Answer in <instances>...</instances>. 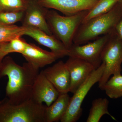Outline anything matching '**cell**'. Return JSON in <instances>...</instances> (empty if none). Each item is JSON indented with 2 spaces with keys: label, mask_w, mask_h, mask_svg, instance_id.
I'll list each match as a JSON object with an SVG mask.
<instances>
[{
  "label": "cell",
  "mask_w": 122,
  "mask_h": 122,
  "mask_svg": "<svg viewBox=\"0 0 122 122\" xmlns=\"http://www.w3.org/2000/svg\"><path fill=\"white\" fill-rule=\"evenodd\" d=\"M3 43H4L0 44V66L2 65L4 58L8 55L4 50Z\"/></svg>",
  "instance_id": "603a6c76"
},
{
  "label": "cell",
  "mask_w": 122,
  "mask_h": 122,
  "mask_svg": "<svg viewBox=\"0 0 122 122\" xmlns=\"http://www.w3.org/2000/svg\"><path fill=\"white\" fill-rule=\"evenodd\" d=\"M27 62L38 68L50 65L58 59L53 53L44 50L35 44L28 43L21 54Z\"/></svg>",
  "instance_id": "5bb4252c"
},
{
  "label": "cell",
  "mask_w": 122,
  "mask_h": 122,
  "mask_svg": "<svg viewBox=\"0 0 122 122\" xmlns=\"http://www.w3.org/2000/svg\"><path fill=\"white\" fill-rule=\"evenodd\" d=\"M47 9L40 4L37 0H28L21 21L22 26L37 29L49 35H53L46 19Z\"/></svg>",
  "instance_id": "ba28073f"
},
{
  "label": "cell",
  "mask_w": 122,
  "mask_h": 122,
  "mask_svg": "<svg viewBox=\"0 0 122 122\" xmlns=\"http://www.w3.org/2000/svg\"><path fill=\"white\" fill-rule=\"evenodd\" d=\"M46 106L31 98L16 104L5 98L0 101V122H46Z\"/></svg>",
  "instance_id": "3957f363"
},
{
  "label": "cell",
  "mask_w": 122,
  "mask_h": 122,
  "mask_svg": "<svg viewBox=\"0 0 122 122\" xmlns=\"http://www.w3.org/2000/svg\"><path fill=\"white\" fill-rule=\"evenodd\" d=\"M59 94L43 71L39 73L33 85L31 98L36 102H44L46 106H49L57 99Z\"/></svg>",
  "instance_id": "30bf717a"
},
{
  "label": "cell",
  "mask_w": 122,
  "mask_h": 122,
  "mask_svg": "<svg viewBox=\"0 0 122 122\" xmlns=\"http://www.w3.org/2000/svg\"><path fill=\"white\" fill-rule=\"evenodd\" d=\"M28 0H0V11H25Z\"/></svg>",
  "instance_id": "7402d4cb"
},
{
  "label": "cell",
  "mask_w": 122,
  "mask_h": 122,
  "mask_svg": "<svg viewBox=\"0 0 122 122\" xmlns=\"http://www.w3.org/2000/svg\"><path fill=\"white\" fill-rule=\"evenodd\" d=\"M28 44V42L21 37H18L10 41L3 43V48L8 54L13 53L21 54L25 49Z\"/></svg>",
  "instance_id": "44dd1931"
},
{
  "label": "cell",
  "mask_w": 122,
  "mask_h": 122,
  "mask_svg": "<svg viewBox=\"0 0 122 122\" xmlns=\"http://www.w3.org/2000/svg\"><path fill=\"white\" fill-rule=\"evenodd\" d=\"M110 34L101 36L86 44L76 45L73 44L69 50V57L82 59L92 65L95 69L102 63L101 55Z\"/></svg>",
  "instance_id": "52a82bcc"
},
{
  "label": "cell",
  "mask_w": 122,
  "mask_h": 122,
  "mask_svg": "<svg viewBox=\"0 0 122 122\" xmlns=\"http://www.w3.org/2000/svg\"><path fill=\"white\" fill-rule=\"evenodd\" d=\"M65 63L70 76V92L73 94L96 69L89 62L74 57H69Z\"/></svg>",
  "instance_id": "8fae6325"
},
{
  "label": "cell",
  "mask_w": 122,
  "mask_h": 122,
  "mask_svg": "<svg viewBox=\"0 0 122 122\" xmlns=\"http://www.w3.org/2000/svg\"><path fill=\"white\" fill-rule=\"evenodd\" d=\"M122 18V0L111 10L81 24L76 31L73 44L82 45L109 34L115 30Z\"/></svg>",
  "instance_id": "7a4b0ae2"
},
{
  "label": "cell",
  "mask_w": 122,
  "mask_h": 122,
  "mask_svg": "<svg viewBox=\"0 0 122 122\" xmlns=\"http://www.w3.org/2000/svg\"><path fill=\"white\" fill-rule=\"evenodd\" d=\"M25 11H0V25H9L21 21Z\"/></svg>",
  "instance_id": "ffe728a7"
},
{
  "label": "cell",
  "mask_w": 122,
  "mask_h": 122,
  "mask_svg": "<svg viewBox=\"0 0 122 122\" xmlns=\"http://www.w3.org/2000/svg\"><path fill=\"white\" fill-rule=\"evenodd\" d=\"M109 101L106 98L94 99L92 102L91 108L86 120L87 122H99L102 116L105 114L110 116L112 119L116 120L108 111Z\"/></svg>",
  "instance_id": "2e32d148"
},
{
  "label": "cell",
  "mask_w": 122,
  "mask_h": 122,
  "mask_svg": "<svg viewBox=\"0 0 122 122\" xmlns=\"http://www.w3.org/2000/svg\"><path fill=\"white\" fill-rule=\"evenodd\" d=\"M43 72L59 94L70 92V76L65 62L59 61L52 66L46 68Z\"/></svg>",
  "instance_id": "4fadbf2b"
},
{
  "label": "cell",
  "mask_w": 122,
  "mask_h": 122,
  "mask_svg": "<svg viewBox=\"0 0 122 122\" xmlns=\"http://www.w3.org/2000/svg\"><path fill=\"white\" fill-rule=\"evenodd\" d=\"M115 30L122 40V18L116 27Z\"/></svg>",
  "instance_id": "cb8c5ba5"
},
{
  "label": "cell",
  "mask_w": 122,
  "mask_h": 122,
  "mask_svg": "<svg viewBox=\"0 0 122 122\" xmlns=\"http://www.w3.org/2000/svg\"><path fill=\"white\" fill-rule=\"evenodd\" d=\"M89 10L82 11L72 16H64L54 10H48L46 19L53 35L68 50L73 45L76 31Z\"/></svg>",
  "instance_id": "277c9868"
},
{
  "label": "cell",
  "mask_w": 122,
  "mask_h": 122,
  "mask_svg": "<svg viewBox=\"0 0 122 122\" xmlns=\"http://www.w3.org/2000/svg\"><path fill=\"white\" fill-rule=\"evenodd\" d=\"M25 28L24 35L30 37L40 45L49 48L58 59L69 55V50L54 35H49L37 29Z\"/></svg>",
  "instance_id": "7c38bea8"
},
{
  "label": "cell",
  "mask_w": 122,
  "mask_h": 122,
  "mask_svg": "<svg viewBox=\"0 0 122 122\" xmlns=\"http://www.w3.org/2000/svg\"><path fill=\"white\" fill-rule=\"evenodd\" d=\"M105 68L99 81V87L102 89L112 75L121 74L122 63V40L115 30L111 33L101 55Z\"/></svg>",
  "instance_id": "5b68a950"
},
{
  "label": "cell",
  "mask_w": 122,
  "mask_h": 122,
  "mask_svg": "<svg viewBox=\"0 0 122 122\" xmlns=\"http://www.w3.org/2000/svg\"><path fill=\"white\" fill-rule=\"evenodd\" d=\"M40 4L47 9L59 11L65 16L75 15L82 11L89 10L99 0H37Z\"/></svg>",
  "instance_id": "9c48e42d"
},
{
  "label": "cell",
  "mask_w": 122,
  "mask_h": 122,
  "mask_svg": "<svg viewBox=\"0 0 122 122\" xmlns=\"http://www.w3.org/2000/svg\"><path fill=\"white\" fill-rule=\"evenodd\" d=\"M25 27L15 25H0V44L7 42L11 40L24 35Z\"/></svg>",
  "instance_id": "d6986e66"
},
{
  "label": "cell",
  "mask_w": 122,
  "mask_h": 122,
  "mask_svg": "<svg viewBox=\"0 0 122 122\" xmlns=\"http://www.w3.org/2000/svg\"><path fill=\"white\" fill-rule=\"evenodd\" d=\"M101 90L104 91L110 98L117 99L122 97V75H115L109 78Z\"/></svg>",
  "instance_id": "e0dca14e"
},
{
  "label": "cell",
  "mask_w": 122,
  "mask_h": 122,
  "mask_svg": "<svg viewBox=\"0 0 122 122\" xmlns=\"http://www.w3.org/2000/svg\"><path fill=\"white\" fill-rule=\"evenodd\" d=\"M39 69L28 62L20 66L11 57H5L0 66V78L8 76L6 94L10 102L20 104L31 98L33 85L39 74Z\"/></svg>",
  "instance_id": "6da1fadb"
},
{
  "label": "cell",
  "mask_w": 122,
  "mask_h": 122,
  "mask_svg": "<svg viewBox=\"0 0 122 122\" xmlns=\"http://www.w3.org/2000/svg\"><path fill=\"white\" fill-rule=\"evenodd\" d=\"M120 0H99L94 6L89 10L82 23L86 22L94 17L107 13L111 10Z\"/></svg>",
  "instance_id": "ac0fdd59"
},
{
  "label": "cell",
  "mask_w": 122,
  "mask_h": 122,
  "mask_svg": "<svg viewBox=\"0 0 122 122\" xmlns=\"http://www.w3.org/2000/svg\"><path fill=\"white\" fill-rule=\"evenodd\" d=\"M105 68V63L102 62L76 90L70 97L68 109L60 120L61 122H76L79 119L82 113L81 105L83 100L92 87L100 81Z\"/></svg>",
  "instance_id": "8992f818"
},
{
  "label": "cell",
  "mask_w": 122,
  "mask_h": 122,
  "mask_svg": "<svg viewBox=\"0 0 122 122\" xmlns=\"http://www.w3.org/2000/svg\"><path fill=\"white\" fill-rule=\"evenodd\" d=\"M70 99L68 93L60 94L50 106H46L45 112L46 122L60 121L67 111Z\"/></svg>",
  "instance_id": "9a60e30c"
}]
</instances>
